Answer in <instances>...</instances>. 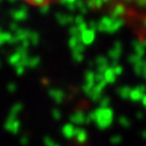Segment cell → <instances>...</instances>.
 Returning a JSON list of instances; mask_svg holds the SVG:
<instances>
[{
	"mask_svg": "<svg viewBox=\"0 0 146 146\" xmlns=\"http://www.w3.org/2000/svg\"><path fill=\"white\" fill-rule=\"evenodd\" d=\"M23 1L30 4V5H35V6H44L46 7L51 0H23Z\"/></svg>",
	"mask_w": 146,
	"mask_h": 146,
	"instance_id": "7a4b0ae2",
	"label": "cell"
},
{
	"mask_svg": "<svg viewBox=\"0 0 146 146\" xmlns=\"http://www.w3.org/2000/svg\"><path fill=\"white\" fill-rule=\"evenodd\" d=\"M81 39H82V43L85 44V45H89V44L93 43L94 31L93 30H85V31H83L82 36H81Z\"/></svg>",
	"mask_w": 146,
	"mask_h": 146,
	"instance_id": "6da1fadb",
	"label": "cell"
},
{
	"mask_svg": "<svg viewBox=\"0 0 146 146\" xmlns=\"http://www.w3.org/2000/svg\"><path fill=\"white\" fill-rule=\"evenodd\" d=\"M66 1H67L68 4H75V3H76V0H66Z\"/></svg>",
	"mask_w": 146,
	"mask_h": 146,
	"instance_id": "3957f363",
	"label": "cell"
}]
</instances>
